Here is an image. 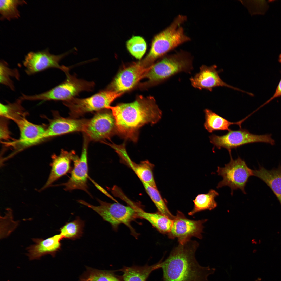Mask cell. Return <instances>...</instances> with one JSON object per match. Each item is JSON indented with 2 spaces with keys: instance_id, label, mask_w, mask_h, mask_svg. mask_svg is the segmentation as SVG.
I'll return each mask as SVG.
<instances>
[{
  "instance_id": "cell-1",
  "label": "cell",
  "mask_w": 281,
  "mask_h": 281,
  "mask_svg": "<svg viewBox=\"0 0 281 281\" xmlns=\"http://www.w3.org/2000/svg\"><path fill=\"white\" fill-rule=\"evenodd\" d=\"M106 109L112 110L117 131L133 141L137 139L138 129L145 124H154L161 118L162 112L152 96H139L134 101L121 103Z\"/></svg>"
},
{
  "instance_id": "cell-2",
  "label": "cell",
  "mask_w": 281,
  "mask_h": 281,
  "mask_svg": "<svg viewBox=\"0 0 281 281\" xmlns=\"http://www.w3.org/2000/svg\"><path fill=\"white\" fill-rule=\"evenodd\" d=\"M198 246L196 241L190 240L179 244L164 261L162 260L163 281H209L208 277L216 269L199 264L195 256Z\"/></svg>"
},
{
  "instance_id": "cell-3",
  "label": "cell",
  "mask_w": 281,
  "mask_h": 281,
  "mask_svg": "<svg viewBox=\"0 0 281 281\" xmlns=\"http://www.w3.org/2000/svg\"><path fill=\"white\" fill-rule=\"evenodd\" d=\"M187 19L185 15H178L170 25L155 35L150 51L143 61L152 65L158 59L162 58L178 46L190 41V38L186 34L182 26Z\"/></svg>"
},
{
  "instance_id": "cell-4",
  "label": "cell",
  "mask_w": 281,
  "mask_h": 281,
  "mask_svg": "<svg viewBox=\"0 0 281 281\" xmlns=\"http://www.w3.org/2000/svg\"><path fill=\"white\" fill-rule=\"evenodd\" d=\"M193 58L187 51L180 50L173 54L166 55L154 64L144 78L152 84L165 81L180 73H190L193 69Z\"/></svg>"
},
{
  "instance_id": "cell-5",
  "label": "cell",
  "mask_w": 281,
  "mask_h": 281,
  "mask_svg": "<svg viewBox=\"0 0 281 281\" xmlns=\"http://www.w3.org/2000/svg\"><path fill=\"white\" fill-rule=\"evenodd\" d=\"M66 75L65 80L55 87L45 92L33 95L24 94V100H68L78 95L80 92L91 91L95 84L93 81H88L77 78L75 75Z\"/></svg>"
},
{
  "instance_id": "cell-6",
  "label": "cell",
  "mask_w": 281,
  "mask_h": 281,
  "mask_svg": "<svg viewBox=\"0 0 281 281\" xmlns=\"http://www.w3.org/2000/svg\"><path fill=\"white\" fill-rule=\"evenodd\" d=\"M100 204L98 206L91 205L82 200L78 201L79 203L92 209L103 219L110 223L115 229L123 224L128 227L131 233L136 236V233L131 226V222L138 218L136 211L131 206L123 205L118 202L110 203L98 199Z\"/></svg>"
},
{
  "instance_id": "cell-7",
  "label": "cell",
  "mask_w": 281,
  "mask_h": 281,
  "mask_svg": "<svg viewBox=\"0 0 281 281\" xmlns=\"http://www.w3.org/2000/svg\"><path fill=\"white\" fill-rule=\"evenodd\" d=\"M229 162L225 165L224 167H217L216 172L221 176L222 180L218 184V189L227 186L231 188V194L232 195L234 190L240 189L244 194H246L245 188L250 176H253V170L249 168L245 161L238 156L236 159L232 158L231 152L229 153Z\"/></svg>"
},
{
  "instance_id": "cell-8",
  "label": "cell",
  "mask_w": 281,
  "mask_h": 281,
  "mask_svg": "<svg viewBox=\"0 0 281 281\" xmlns=\"http://www.w3.org/2000/svg\"><path fill=\"white\" fill-rule=\"evenodd\" d=\"M123 93L107 90L85 98L74 97L63 103L69 109L70 114L77 117L87 112L106 109Z\"/></svg>"
},
{
  "instance_id": "cell-9",
  "label": "cell",
  "mask_w": 281,
  "mask_h": 281,
  "mask_svg": "<svg viewBox=\"0 0 281 281\" xmlns=\"http://www.w3.org/2000/svg\"><path fill=\"white\" fill-rule=\"evenodd\" d=\"M209 138L210 142L214 148L218 149L225 148L229 153L231 152L232 149L251 143L263 142L272 145L275 144V141L270 134H253L247 129L242 128L237 130H231L226 134L221 136L213 134Z\"/></svg>"
},
{
  "instance_id": "cell-10",
  "label": "cell",
  "mask_w": 281,
  "mask_h": 281,
  "mask_svg": "<svg viewBox=\"0 0 281 281\" xmlns=\"http://www.w3.org/2000/svg\"><path fill=\"white\" fill-rule=\"evenodd\" d=\"M67 52L59 55L51 54L48 50L29 52L23 61L25 72L28 75H31L50 68L61 70L66 74L69 73V68L59 64L60 61L68 54Z\"/></svg>"
},
{
  "instance_id": "cell-11",
  "label": "cell",
  "mask_w": 281,
  "mask_h": 281,
  "mask_svg": "<svg viewBox=\"0 0 281 281\" xmlns=\"http://www.w3.org/2000/svg\"><path fill=\"white\" fill-rule=\"evenodd\" d=\"M207 221V219H189L182 213L178 211L173 220L171 230L167 234L168 237L171 239L177 238L179 244H182L190 240L193 237L201 239L203 224Z\"/></svg>"
},
{
  "instance_id": "cell-12",
  "label": "cell",
  "mask_w": 281,
  "mask_h": 281,
  "mask_svg": "<svg viewBox=\"0 0 281 281\" xmlns=\"http://www.w3.org/2000/svg\"><path fill=\"white\" fill-rule=\"evenodd\" d=\"M115 129V120L112 114L99 111L91 119L88 120L83 132L88 139L102 141L109 139Z\"/></svg>"
},
{
  "instance_id": "cell-13",
  "label": "cell",
  "mask_w": 281,
  "mask_h": 281,
  "mask_svg": "<svg viewBox=\"0 0 281 281\" xmlns=\"http://www.w3.org/2000/svg\"><path fill=\"white\" fill-rule=\"evenodd\" d=\"M88 139L84 137L82 149L80 157L77 155L74 159V167L71 173V176L66 183L61 184L66 191L75 189L82 190L89 195L87 185L88 167L87 156Z\"/></svg>"
},
{
  "instance_id": "cell-14",
  "label": "cell",
  "mask_w": 281,
  "mask_h": 281,
  "mask_svg": "<svg viewBox=\"0 0 281 281\" xmlns=\"http://www.w3.org/2000/svg\"><path fill=\"white\" fill-rule=\"evenodd\" d=\"M142 60L120 72L108 86V90L123 92L133 88L152 67Z\"/></svg>"
},
{
  "instance_id": "cell-15",
  "label": "cell",
  "mask_w": 281,
  "mask_h": 281,
  "mask_svg": "<svg viewBox=\"0 0 281 281\" xmlns=\"http://www.w3.org/2000/svg\"><path fill=\"white\" fill-rule=\"evenodd\" d=\"M217 68L215 65L210 66L202 65L200 67L199 72L190 79L191 85L196 88L205 89L210 91L217 87H226L250 94L249 92L234 87L224 82L219 75V73L222 71L217 70Z\"/></svg>"
},
{
  "instance_id": "cell-16",
  "label": "cell",
  "mask_w": 281,
  "mask_h": 281,
  "mask_svg": "<svg viewBox=\"0 0 281 281\" xmlns=\"http://www.w3.org/2000/svg\"><path fill=\"white\" fill-rule=\"evenodd\" d=\"M77 155L73 151L68 152L62 150L58 155H52V162L50 165L51 169L47 180L41 190H44L50 186L60 177L71 172L72 169L71 163Z\"/></svg>"
},
{
  "instance_id": "cell-17",
  "label": "cell",
  "mask_w": 281,
  "mask_h": 281,
  "mask_svg": "<svg viewBox=\"0 0 281 281\" xmlns=\"http://www.w3.org/2000/svg\"><path fill=\"white\" fill-rule=\"evenodd\" d=\"M63 239L60 234L55 235L44 239L33 238L35 244L27 247V255L29 260L39 259L42 257L49 254L54 257L61 248V240Z\"/></svg>"
},
{
  "instance_id": "cell-18",
  "label": "cell",
  "mask_w": 281,
  "mask_h": 281,
  "mask_svg": "<svg viewBox=\"0 0 281 281\" xmlns=\"http://www.w3.org/2000/svg\"><path fill=\"white\" fill-rule=\"evenodd\" d=\"M13 120L20 132V138L16 142L21 146H29L44 138L46 129L41 126L33 124L22 117Z\"/></svg>"
},
{
  "instance_id": "cell-19",
  "label": "cell",
  "mask_w": 281,
  "mask_h": 281,
  "mask_svg": "<svg viewBox=\"0 0 281 281\" xmlns=\"http://www.w3.org/2000/svg\"><path fill=\"white\" fill-rule=\"evenodd\" d=\"M88 120L58 117L46 129L44 138L75 132H83Z\"/></svg>"
},
{
  "instance_id": "cell-20",
  "label": "cell",
  "mask_w": 281,
  "mask_h": 281,
  "mask_svg": "<svg viewBox=\"0 0 281 281\" xmlns=\"http://www.w3.org/2000/svg\"><path fill=\"white\" fill-rule=\"evenodd\" d=\"M253 176L258 177L270 188L281 205V165L277 168L268 170L260 166L258 170H253Z\"/></svg>"
},
{
  "instance_id": "cell-21",
  "label": "cell",
  "mask_w": 281,
  "mask_h": 281,
  "mask_svg": "<svg viewBox=\"0 0 281 281\" xmlns=\"http://www.w3.org/2000/svg\"><path fill=\"white\" fill-rule=\"evenodd\" d=\"M130 206L136 211L138 218L148 221L160 233L167 234L170 231L173 220L158 212L151 213L145 212L133 203Z\"/></svg>"
},
{
  "instance_id": "cell-22",
  "label": "cell",
  "mask_w": 281,
  "mask_h": 281,
  "mask_svg": "<svg viewBox=\"0 0 281 281\" xmlns=\"http://www.w3.org/2000/svg\"><path fill=\"white\" fill-rule=\"evenodd\" d=\"M204 111L205 119L204 126L208 132L211 133L217 131L227 130L229 131L231 130L230 127L233 124L238 125L240 128H242V123L248 117L247 116L238 122H232L210 110L206 109Z\"/></svg>"
},
{
  "instance_id": "cell-23",
  "label": "cell",
  "mask_w": 281,
  "mask_h": 281,
  "mask_svg": "<svg viewBox=\"0 0 281 281\" xmlns=\"http://www.w3.org/2000/svg\"><path fill=\"white\" fill-rule=\"evenodd\" d=\"M161 261L150 266L123 267L119 270L123 273V281H146L152 271L160 268Z\"/></svg>"
},
{
  "instance_id": "cell-24",
  "label": "cell",
  "mask_w": 281,
  "mask_h": 281,
  "mask_svg": "<svg viewBox=\"0 0 281 281\" xmlns=\"http://www.w3.org/2000/svg\"><path fill=\"white\" fill-rule=\"evenodd\" d=\"M219 195V193L213 189L210 190L207 193L198 195L193 200V208L188 213V214L193 215L200 211L213 209L217 206L215 198Z\"/></svg>"
},
{
  "instance_id": "cell-25",
  "label": "cell",
  "mask_w": 281,
  "mask_h": 281,
  "mask_svg": "<svg viewBox=\"0 0 281 281\" xmlns=\"http://www.w3.org/2000/svg\"><path fill=\"white\" fill-rule=\"evenodd\" d=\"M142 182L157 189L154 177L153 170L154 165L148 160L142 161L139 164L131 161L129 164Z\"/></svg>"
},
{
  "instance_id": "cell-26",
  "label": "cell",
  "mask_w": 281,
  "mask_h": 281,
  "mask_svg": "<svg viewBox=\"0 0 281 281\" xmlns=\"http://www.w3.org/2000/svg\"><path fill=\"white\" fill-rule=\"evenodd\" d=\"M84 226V221L78 217L74 220L66 222L59 231L63 239L74 240L82 236Z\"/></svg>"
},
{
  "instance_id": "cell-27",
  "label": "cell",
  "mask_w": 281,
  "mask_h": 281,
  "mask_svg": "<svg viewBox=\"0 0 281 281\" xmlns=\"http://www.w3.org/2000/svg\"><path fill=\"white\" fill-rule=\"evenodd\" d=\"M25 3L23 0H0L1 19L10 20L18 18L20 14L18 7Z\"/></svg>"
},
{
  "instance_id": "cell-28",
  "label": "cell",
  "mask_w": 281,
  "mask_h": 281,
  "mask_svg": "<svg viewBox=\"0 0 281 281\" xmlns=\"http://www.w3.org/2000/svg\"><path fill=\"white\" fill-rule=\"evenodd\" d=\"M145 190L160 213L173 220L175 216L169 211L157 189L142 182Z\"/></svg>"
},
{
  "instance_id": "cell-29",
  "label": "cell",
  "mask_w": 281,
  "mask_h": 281,
  "mask_svg": "<svg viewBox=\"0 0 281 281\" xmlns=\"http://www.w3.org/2000/svg\"><path fill=\"white\" fill-rule=\"evenodd\" d=\"M20 74L16 69H12L7 63L3 60L1 61L0 64V82L12 91L15 89L12 78L19 80Z\"/></svg>"
},
{
  "instance_id": "cell-30",
  "label": "cell",
  "mask_w": 281,
  "mask_h": 281,
  "mask_svg": "<svg viewBox=\"0 0 281 281\" xmlns=\"http://www.w3.org/2000/svg\"><path fill=\"white\" fill-rule=\"evenodd\" d=\"M22 101L20 98L13 103H8L4 104L0 103V115L2 117L13 120L20 117V114H23V108L21 105Z\"/></svg>"
},
{
  "instance_id": "cell-31",
  "label": "cell",
  "mask_w": 281,
  "mask_h": 281,
  "mask_svg": "<svg viewBox=\"0 0 281 281\" xmlns=\"http://www.w3.org/2000/svg\"><path fill=\"white\" fill-rule=\"evenodd\" d=\"M127 50L136 58L140 59L145 53L147 44L144 39L139 36H133L126 42Z\"/></svg>"
},
{
  "instance_id": "cell-32",
  "label": "cell",
  "mask_w": 281,
  "mask_h": 281,
  "mask_svg": "<svg viewBox=\"0 0 281 281\" xmlns=\"http://www.w3.org/2000/svg\"><path fill=\"white\" fill-rule=\"evenodd\" d=\"M81 281H123L122 277L113 271L93 270L90 272Z\"/></svg>"
},
{
  "instance_id": "cell-33",
  "label": "cell",
  "mask_w": 281,
  "mask_h": 281,
  "mask_svg": "<svg viewBox=\"0 0 281 281\" xmlns=\"http://www.w3.org/2000/svg\"><path fill=\"white\" fill-rule=\"evenodd\" d=\"M0 138L1 139L7 140L10 138L9 133L7 124L2 122L0 125Z\"/></svg>"
},
{
  "instance_id": "cell-34",
  "label": "cell",
  "mask_w": 281,
  "mask_h": 281,
  "mask_svg": "<svg viewBox=\"0 0 281 281\" xmlns=\"http://www.w3.org/2000/svg\"><path fill=\"white\" fill-rule=\"evenodd\" d=\"M281 96V78L278 85L277 87L275 92L273 95L268 100L262 105L260 107L267 104L273 99Z\"/></svg>"
},
{
  "instance_id": "cell-35",
  "label": "cell",
  "mask_w": 281,
  "mask_h": 281,
  "mask_svg": "<svg viewBox=\"0 0 281 281\" xmlns=\"http://www.w3.org/2000/svg\"><path fill=\"white\" fill-rule=\"evenodd\" d=\"M278 61L279 63H281V54H280L279 56L278 59Z\"/></svg>"
},
{
  "instance_id": "cell-36",
  "label": "cell",
  "mask_w": 281,
  "mask_h": 281,
  "mask_svg": "<svg viewBox=\"0 0 281 281\" xmlns=\"http://www.w3.org/2000/svg\"><path fill=\"white\" fill-rule=\"evenodd\" d=\"M261 279L260 278H258L255 281H261Z\"/></svg>"
}]
</instances>
